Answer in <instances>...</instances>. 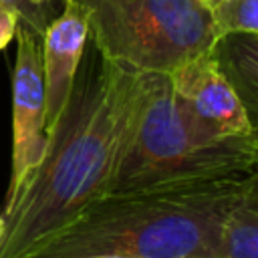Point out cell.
Segmentation results:
<instances>
[{"label": "cell", "mask_w": 258, "mask_h": 258, "mask_svg": "<svg viewBox=\"0 0 258 258\" xmlns=\"http://www.w3.org/2000/svg\"><path fill=\"white\" fill-rule=\"evenodd\" d=\"M133 83L135 71L93 48L77 73L64 111L46 135L40 165L10 210L2 212L6 226L0 258H20L109 194Z\"/></svg>", "instance_id": "6da1fadb"}, {"label": "cell", "mask_w": 258, "mask_h": 258, "mask_svg": "<svg viewBox=\"0 0 258 258\" xmlns=\"http://www.w3.org/2000/svg\"><path fill=\"white\" fill-rule=\"evenodd\" d=\"M111 191L20 258H220V228L254 175Z\"/></svg>", "instance_id": "7a4b0ae2"}, {"label": "cell", "mask_w": 258, "mask_h": 258, "mask_svg": "<svg viewBox=\"0 0 258 258\" xmlns=\"http://www.w3.org/2000/svg\"><path fill=\"white\" fill-rule=\"evenodd\" d=\"M256 163L258 135H214L183 111L165 73L135 71L109 194L246 175Z\"/></svg>", "instance_id": "3957f363"}, {"label": "cell", "mask_w": 258, "mask_h": 258, "mask_svg": "<svg viewBox=\"0 0 258 258\" xmlns=\"http://www.w3.org/2000/svg\"><path fill=\"white\" fill-rule=\"evenodd\" d=\"M89 16L91 46L137 73H169L216 42L204 0H77Z\"/></svg>", "instance_id": "277c9868"}, {"label": "cell", "mask_w": 258, "mask_h": 258, "mask_svg": "<svg viewBox=\"0 0 258 258\" xmlns=\"http://www.w3.org/2000/svg\"><path fill=\"white\" fill-rule=\"evenodd\" d=\"M16 64L12 71V163L4 212L16 202L46 149L44 89L40 38L26 26L16 30Z\"/></svg>", "instance_id": "5b68a950"}, {"label": "cell", "mask_w": 258, "mask_h": 258, "mask_svg": "<svg viewBox=\"0 0 258 258\" xmlns=\"http://www.w3.org/2000/svg\"><path fill=\"white\" fill-rule=\"evenodd\" d=\"M167 79L183 111L214 135H258L256 123L218 69L210 50L183 60L167 73Z\"/></svg>", "instance_id": "8992f818"}, {"label": "cell", "mask_w": 258, "mask_h": 258, "mask_svg": "<svg viewBox=\"0 0 258 258\" xmlns=\"http://www.w3.org/2000/svg\"><path fill=\"white\" fill-rule=\"evenodd\" d=\"M62 12L48 22L40 36L46 135L67 107L89 42L87 10L77 0H62Z\"/></svg>", "instance_id": "52a82bcc"}, {"label": "cell", "mask_w": 258, "mask_h": 258, "mask_svg": "<svg viewBox=\"0 0 258 258\" xmlns=\"http://www.w3.org/2000/svg\"><path fill=\"white\" fill-rule=\"evenodd\" d=\"M218 69L236 91L250 119H258V34H224L210 48Z\"/></svg>", "instance_id": "ba28073f"}, {"label": "cell", "mask_w": 258, "mask_h": 258, "mask_svg": "<svg viewBox=\"0 0 258 258\" xmlns=\"http://www.w3.org/2000/svg\"><path fill=\"white\" fill-rule=\"evenodd\" d=\"M220 258H258V171L222 220Z\"/></svg>", "instance_id": "9c48e42d"}, {"label": "cell", "mask_w": 258, "mask_h": 258, "mask_svg": "<svg viewBox=\"0 0 258 258\" xmlns=\"http://www.w3.org/2000/svg\"><path fill=\"white\" fill-rule=\"evenodd\" d=\"M216 36L244 32L258 34V0H220L212 6Z\"/></svg>", "instance_id": "30bf717a"}, {"label": "cell", "mask_w": 258, "mask_h": 258, "mask_svg": "<svg viewBox=\"0 0 258 258\" xmlns=\"http://www.w3.org/2000/svg\"><path fill=\"white\" fill-rule=\"evenodd\" d=\"M0 6L12 8L20 16V24L30 28L38 38L42 36L44 28L52 20V8L50 6H38L32 0H0Z\"/></svg>", "instance_id": "8fae6325"}, {"label": "cell", "mask_w": 258, "mask_h": 258, "mask_svg": "<svg viewBox=\"0 0 258 258\" xmlns=\"http://www.w3.org/2000/svg\"><path fill=\"white\" fill-rule=\"evenodd\" d=\"M18 26H20V16L8 6H0V50L14 40Z\"/></svg>", "instance_id": "7c38bea8"}, {"label": "cell", "mask_w": 258, "mask_h": 258, "mask_svg": "<svg viewBox=\"0 0 258 258\" xmlns=\"http://www.w3.org/2000/svg\"><path fill=\"white\" fill-rule=\"evenodd\" d=\"M79 258H125V256H111V254H97V256H79Z\"/></svg>", "instance_id": "4fadbf2b"}, {"label": "cell", "mask_w": 258, "mask_h": 258, "mask_svg": "<svg viewBox=\"0 0 258 258\" xmlns=\"http://www.w3.org/2000/svg\"><path fill=\"white\" fill-rule=\"evenodd\" d=\"M4 226H6V222H4V216L0 214V242H2V236H4Z\"/></svg>", "instance_id": "5bb4252c"}, {"label": "cell", "mask_w": 258, "mask_h": 258, "mask_svg": "<svg viewBox=\"0 0 258 258\" xmlns=\"http://www.w3.org/2000/svg\"><path fill=\"white\" fill-rule=\"evenodd\" d=\"M34 4H38V6H50L52 4V0H32Z\"/></svg>", "instance_id": "9a60e30c"}, {"label": "cell", "mask_w": 258, "mask_h": 258, "mask_svg": "<svg viewBox=\"0 0 258 258\" xmlns=\"http://www.w3.org/2000/svg\"><path fill=\"white\" fill-rule=\"evenodd\" d=\"M204 2H206V4H208V6H210V8H212V6H216V4H218V2H220V0H204Z\"/></svg>", "instance_id": "2e32d148"}]
</instances>
